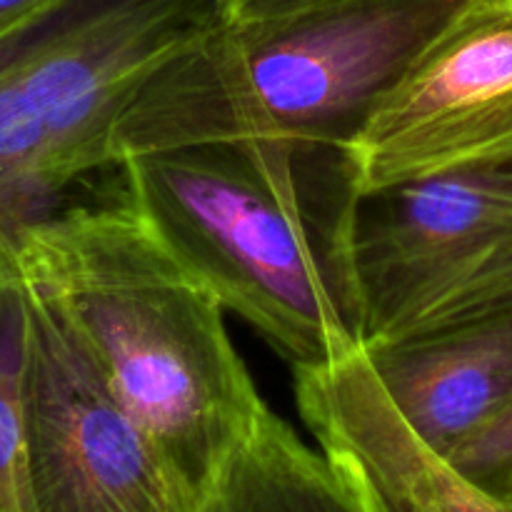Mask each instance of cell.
<instances>
[{
	"label": "cell",
	"mask_w": 512,
	"mask_h": 512,
	"mask_svg": "<svg viewBox=\"0 0 512 512\" xmlns=\"http://www.w3.org/2000/svg\"><path fill=\"white\" fill-rule=\"evenodd\" d=\"M15 275L68 320L120 403L205 498L265 403L213 290L123 185L30 225Z\"/></svg>",
	"instance_id": "obj_1"
},
{
	"label": "cell",
	"mask_w": 512,
	"mask_h": 512,
	"mask_svg": "<svg viewBox=\"0 0 512 512\" xmlns=\"http://www.w3.org/2000/svg\"><path fill=\"white\" fill-rule=\"evenodd\" d=\"M120 185L173 253L295 368L363 348L343 148L230 140L135 155Z\"/></svg>",
	"instance_id": "obj_2"
},
{
	"label": "cell",
	"mask_w": 512,
	"mask_h": 512,
	"mask_svg": "<svg viewBox=\"0 0 512 512\" xmlns=\"http://www.w3.org/2000/svg\"><path fill=\"white\" fill-rule=\"evenodd\" d=\"M465 0H345L225 23L143 80L110 133V160L230 140L348 148Z\"/></svg>",
	"instance_id": "obj_3"
},
{
	"label": "cell",
	"mask_w": 512,
	"mask_h": 512,
	"mask_svg": "<svg viewBox=\"0 0 512 512\" xmlns=\"http://www.w3.org/2000/svg\"><path fill=\"white\" fill-rule=\"evenodd\" d=\"M218 20L220 0H65L0 53V280L30 225L115 168L110 133L143 80Z\"/></svg>",
	"instance_id": "obj_4"
},
{
	"label": "cell",
	"mask_w": 512,
	"mask_h": 512,
	"mask_svg": "<svg viewBox=\"0 0 512 512\" xmlns=\"http://www.w3.org/2000/svg\"><path fill=\"white\" fill-rule=\"evenodd\" d=\"M363 348L512 310V163L355 195L345 230Z\"/></svg>",
	"instance_id": "obj_5"
},
{
	"label": "cell",
	"mask_w": 512,
	"mask_h": 512,
	"mask_svg": "<svg viewBox=\"0 0 512 512\" xmlns=\"http://www.w3.org/2000/svg\"><path fill=\"white\" fill-rule=\"evenodd\" d=\"M25 293V458L33 510L200 512L203 495L120 403L68 320L28 285Z\"/></svg>",
	"instance_id": "obj_6"
},
{
	"label": "cell",
	"mask_w": 512,
	"mask_h": 512,
	"mask_svg": "<svg viewBox=\"0 0 512 512\" xmlns=\"http://www.w3.org/2000/svg\"><path fill=\"white\" fill-rule=\"evenodd\" d=\"M345 158L358 195L512 163V0H465Z\"/></svg>",
	"instance_id": "obj_7"
},
{
	"label": "cell",
	"mask_w": 512,
	"mask_h": 512,
	"mask_svg": "<svg viewBox=\"0 0 512 512\" xmlns=\"http://www.w3.org/2000/svg\"><path fill=\"white\" fill-rule=\"evenodd\" d=\"M295 403L363 512H512L410 428L363 348L295 368Z\"/></svg>",
	"instance_id": "obj_8"
},
{
	"label": "cell",
	"mask_w": 512,
	"mask_h": 512,
	"mask_svg": "<svg viewBox=\"0 0 512 512\" xmlns=\"http://www.w3.org/2000/svg\"><path fill=\"white\" fill-rule=\"evenodd\" d=\"M363 350L395 408L443 458L512 403V310Z\"/></svg>",
	"instance_id": "obj_9"
},
{
	"label": "cell",
	"mask_w": 512,
	"mask_h": 512,
	"mask_svg": "<svg viewBox=\"0 0 512 512\" xmlns=\"http://www.w3.org/2000/svg\"><path fill=\"white\" fill-rule=\"evenodd\" d=\"M200 512H363L323 450L273 413H255L220 468Z\"/></svg>",
	"instance_id": "obj_10"
},
{
	"label": "cell",
	"mask_w": 512,
	"mask_h": 512,
	"mask_svg": "<svg viewBox=\"0 0 512 512\" xmlns=\"http://www.w3.org/2000/svg\"><path fill=\"white\" fill-rule=\"evenodd\" d=\"M28 293L20 278L0 280V512H35L25 458Z\"/></svg>",
	"instance_id": "obj_11"
},
{
	"label": "cell",
	"mask_w": 512,
	"mask_h": 512,
	"mask_svg": "<svg viewBox=\"0 0 512 512\" xmlns=\"http://www.w3.org/2000/svg\"><path fill=\"white\" fill-rule=\"evenodd\" d=\"M448 463L485 495L512 505V403L460 443Z\"/></svg>",
	"instance_id": "obj_12"
},
{
	"label": "cell",
	"mask_w": 512,
	"mask_h": 512,
	"mask_svg": "<svg viewBox=\"0 0 512 512\" xmlns=\"http://www.w3.org/2000/svg\"><path fill=\"white\" fill-rule=\"evenodd\" d=\"M65 0H0V53L18 45Z\"/></svg>",
	"instance_id": "obj_13"
},
{
	"label": "cell",
	"mask_w": 512,
	"mask_h": 512,
	"mask_svg": "<svg viewBox=\"0 0 512 512\" xmlns=\"http://www.w3.org/2000/svg\"><path fill=\"white\" fill-rule=\"evenodd\" d=\"M345 3V0H220V20L245 23V20L278 18V15L300 13V10L323 8V5Z\"/></svg>",
	"instance_id": "obj_14"
}]
</instances>
